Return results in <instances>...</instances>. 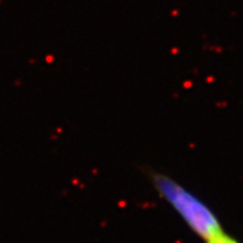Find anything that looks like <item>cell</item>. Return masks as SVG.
<instances>
[{
	"label": "cell",
	"instance_id": "obj_1",
	"mask_svg": "<svg viewBox=\"0 0 243 243\" xmlns=\"http://www.w3.org/2000/svg\"><path fill=\"white\" fill-rule=\"evenodd\" d=\"M152 179L160 196L172 206L197 235L207 241L224 232L216 215L198 197L167 176L153 175Z\"/></svg>",
	"mask_w": 243,
	"mask_h": 243
},
{
	"label": "cell",
	"instance_id": "obj_2",
	"mask_svg": "<svg viewBox=\"0 0 243 243\" xmlns=\"http://www.w3.org/2000/svg\"><path fill=\"white\" fill-rule=\"evenodd\" d=\"M206 243H239L238 241L233 239L232 236H230L225 232H222L219 234L215 235L212 239L206 241Z\"/></svg>",
	"mask_w": 243,
	"mask_h": 243
}]
</instances>
